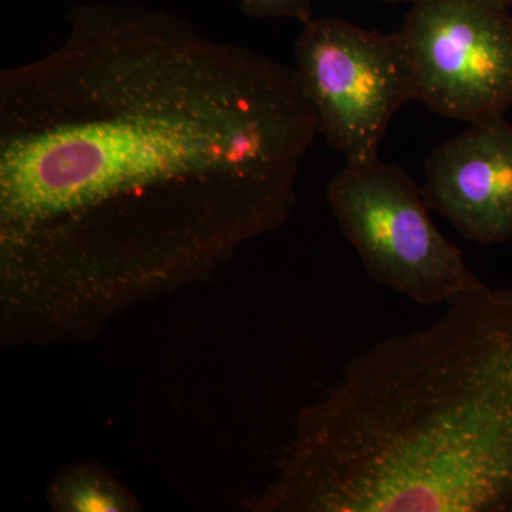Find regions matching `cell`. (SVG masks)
Wrapping results in <instances>:
<instances>
[{
  "label": "cell",
  "instance_id": "1",
  "mask_svg": "<svg viewBox=\"0 0 512 512\" xmlns=\"http://www.w3.org/2000/svg\"><path fill=\"white\" fill-rule=\"evenodd\" d=\"M0 73V271L32 336L99 325L281 228L319 133L296 69L163 9L86 3Z\"/></svg>",
  "mask_w": 512,
  "mask_h": 512
},
{
  "label": "cell",
  "instance_id": "2",
  "mask_svg": "<svg viewBox=\"0 0 512 512\" xmlns=\"http://www.w3.org/2000/svg\"><path fill=\"white\" fill-rule=\"evenodd\" d=\"M266 512H512V289L352 357L295 423Z\"/></svg>",
  "mask_w": 512,
  "mask_h": 512
},
{
  "label": "cell",
  "instance_id": "3",
  "mask_svg": "<svg viewBox=\"0 0 512 512\" xmlns=\"http://www.w3.org/2000/svg\"><path fill=\"white\" fill-rule=\"evenodd\" d=\"M326 198L377 284L423 306L450 302L483 284L434 225L423 191L403 168L379 157L346 164Z\"/></svg>",
  "mask_w": 512,
  "mask_h": 512
},
{
  "label": "cell",
  "instance_id": "4",
  "mask_svg": "<svg viewBox=\"0 0 512 512\" xmlns=\"http://www.w3.org/2000/svg\"><path fill=\"white\" fill-rule=\"evenodd\" d=\"M296 72L319 133L346 164L379 157L387 127L414 84L402 35L366 30L338 18L312 19L295 45Z\"/></svg>",
  "mask_w": 512,
  "mask_h": 512
},
{
  "label": "cell",
  "instance_id": "5",
  "mask_svg": "<svg viewBox=\"0 0 512 512\" xmlns=\"http://www.w3.org/2000/svg\"><path fill=\"white\" fill-rule=\"evenodd\" d=\"M400 30L414 100L447 119L503 117L512 106V15L485 0H414Z\"/></svg>",
  "mask_w": 512,
  "mask_h": 512
},
{
  "label": "cell",
  "instance_id": "6",
  "mask_svg": "<svg viewBox=\"0 0 512 512\" xmlns=\"http://www.w3.org/2000/svg\"><path fill=\"white\" fill-rule=\"evenodd\" d=\"M424 200L477 244L512 239V124L495 117L470 124L441 144L424 167Z\"/></svg>",
  "mask_w": 512,
  "mask_h": 512
},
{
  "label": "cell",
  "instance_id": "7",
  "mask_svg": "<svg viewBox=\"0 0 512 512\" xmlns=\"http://www.w3.org/2000/svg\"><path fill=\"white\" fill-rule=\"evenodd\" d=\"M53 507L63 511H131L136 501L109 474L97 467H73L50 487Z\"/></svg>",
  "mask_w": 512,
  "mask_h": 512
},
{
  "label": "cell",
  "instance_id": "8",
  "mask_svg": "<svg viewBox=\"0 0 512 512\" xmlns=\"http://www.w3.org/2000/svg\"><path fill=\"white\" fill-rule=\"evenodd\" d=\"M239 9L252 19H292L311 22L313 0H237Z\"/></svg>",
  "mask_w": 512,
  "mask_h": 512
},
{
  "label": "cell",
  "instance_id": "9",
  "mask_svg": "<svg viewBox=\"0 0 512 512\" xmlns=\"http://www.w3.org/2000/svg\"><path fill=\"white\" fill-rule=\"evenodd\" d=\"M485 2L493 3V5L500 6V8L512 9V0H485Z\"/></svg>",
  "mask_w": 512,
  "mask_h": 512
},
{
  "label": "cell",
  "instance_id": "10",
  "mask_svg": "<svg viewBox=\"0 0 512 512\" xmlns=\"http://www.w3.org/2000/svg\"><path fill=\"white\" fill-rule=\"evenodd\" d=\"M379 2L384 3H412L414 0H379Z\"/></svg>",
  "mask_w": 512,
  "mask_h": 512
}]
</instances>
